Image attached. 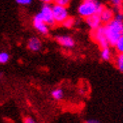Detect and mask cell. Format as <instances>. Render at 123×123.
Masks as SVG:
<instances>
[{
  "instance_id": "obj_1",
  "label": "cell",
  "mask_w": 123,
  "mask_h": 123,
  "mask_svg": "<svg viewBox=\"0 0 123 123\" xmlns=\"http://www.w3.org/2000/svg\"><path fill=\"white\" fill-rule=\"evenodd\" d=\"M104 29L109 44L111 46H116L123 33V21L114 18L111 22L104 25Z\"/></svg>"
},
{
  "instance_id": "obj_2",
  "label": "cell",
  "mask_w": 123,
  "mask_h": 123,
  "mask_svg": "<svg viewBox=\"0 0 123 123\" xmlns=\"http://www.w3.org/2000/svg\"><path fill=\"white\" fill-rule=\"evenodd\" d=\"M99 6H100V3L97 1H94V0H85V1L80 3V5L78 6L77 11L79 15L86 19V18L96 14Z\"/></svg>"
},
{
  "instance_id": "obj_3",
  "label": "cell",
  "mask_w": 123,
  "mask_h": 123,
  "mask_svg": "<svg viewBox=\"0 0 123 123\" xmlns=\"http://www.w3.org/2000/svg\"><path fill=\"white\" fill-rule=\"evenodd\" d=\"M91 37L93 39L101 49H105V48H109L110 44L108 42V39L106 37L105 34V29L104 26H101L100 28H98L97 30L91 32Z\"/></svg>"
},
{
  "instance_id": "obj_4",
  "label": "cell",
  "mask_w": 123,
  "mask_h": 123,
  "mask_svg": "<svg viewBox=\"0 0 123 123\" xmlns=\"http://www.w3.org/2000/svg\"><path fill=\"white\" fill-rule=\"evenodd\" d=\"M40 15L42 17L43 21H44L48 26H54L55 25V20L53 17V11H52V5L49 3H44L42 5L41 10H40Z\"/></svg>"
},
{
  "instance_id": "obj_5",
  "label": "cell",
  "mask_w": 123,
  "mask_h": 123,
  "mask_svg": "<svg viewBox=\"0 0 123 123\" xmlns=\"http://www.w3.org/2000/svg\"><path fill=\"white\" fill-rule=\"evenodd\" d=\"M52 11H53V17L56 23H63L67 18H68V11L66 7H62L57 4L52 5Z\"/></svg>"
},
{
  "instance_id": "obj_6",
  "label": "cell",
  "mask_w": 123,
  "mask_h": 123,
  "mask_svg": "<svg viewBox=\"0 0 123 123\" xmlns=\"http://www.w3.org/2000/svg\"><path fill=\"white\" fill-rule=\"evenodd\" d=\"M33 26L41 34H47L48 31H49V27H48L47 24L43 21L40 13H37L34 16V18H33Z\"/></svg>"
},
{
  "instance_id": "obj_7",
  "label": "cell",
  "mask_w": 123,
  "mask_h": 123,
  "mask_svg": "<svg viewBox=\"0 0 123 123\" xmlns=\"http://www.w3.org/2000/svg\"><path fill=\"white\" fill-rule=\"evenodd\" d=\"M85 22L86 24L90 27V29L92 31H94V30H97L98 28H100L102 25V21H101V18H100V15L98 14H94L92 15L88 18H86L85 19Z\"/></svg>"
},
{
  "instance_id": "obj_8",
  "label": "cell",
  "mask_w": 123,
  "mask_h": 123,
  "mask_svg": "<svg viewBox=\"0 0 123 123\" xmlns=\"http://www.w3.org/2000/svg\"><path fill=\"white\" fill-rule=\"evenodd\" d=\"M55 39H56V41L61 46H63L65 48H72L75 45L74 39L68 35H57L56 37H55Z\"/></svg>"
},
{
  "instance_id": "obj_9",
  "label": "cell",
  "mask_w": 123,
  "mask_h": 123,
  "mask_svg": "<svg viewBox=\"0 0 123 123\" xmlns=\"http://www.w3.org/2000/svg\"><path fill=\"white\" fill-rule=\"evenodd\" d=\"M100 18H101V21L105 24H108L109 22H111L115 18V14H114L113 9L105 7V9H104L103 12L100 14Z\"/></svg>"
},
{
  "instance_id": "obj_10",
  "label": "cell",
  "mask_w": 123,
  "mask_h": 123,
  "mask_svg": "<svg viewBox=\"0 0 123 123\" xmlns=\"http://www.w3.org/2000/svg\"><path fill=\"white\" fill-rule=\"evenodd\" d=\"M28 49H30L31 51H39L41 49V41L37 37H31L28 41Z\"/></svg>"
},
{
  "instance_id": "obj_11",
  "label": "cell",
  "mask_w": 123,
  "mask_h": 123,
  "mask_svg": "<svg viewBox=\"0 0 123 123\" xmlns=\"http://www.w3.org/2000/svg\"><path fill=\"white\" fill-rule=\"evenodd\" d=\"M51 96L54 100H61L64 96V93H63V90L61 88H55L52 90L51 92Z\"/></svg>"
},
{
  "instance_id": "obj_12",
  "label": "cell",
  "mask_w": 123,
  "mask_h": 123,
  "mask_svg": "<svg viewBox=\"0 0 123 123\" xmlns=\"http://www.w3.org/2000/svg\"><path fill=\"white\" fill-rule=\"evenodd\" d=\"M115 65L120 72H123V53H118L115 59Z\"/></svg>"
},
{
  "instance_id": "obj_13",
  "label": "cell",
  "mask_w": 123,
  "mask_h": 123,
  "mask_svg": "<svg viewBox=\"0 0 123 123\" xmlns=\"http://www.w3.org/2000/svg\"><path fill=\"white\" fill-rule=\"evenodd\" d=\"M101 58L104 61H109L111 59V50H110V48L101 49Z\"/></svg>"
},
{
  "instance_id": "obj_14",
  "label": "cell",
  "mask_w": 123,
  "mask_h": 123,
  "mask_svg": "<svg viewBox=\"0 0 123 123\" xmlns=\"http://www.w3.org/2000/svg\"><path fill=\"white\" fill-rule=\"evenodd\" d=\"M75 24V19L73 17H68L67 19L62 23V25L65 27V28H72L74 26Z\"/></svg>"
},
{
  "instance_id": "obj_15",
  "label": "cell",
  "mask_w": 123,
  "mask_h": 123,
  "mask_svg": "<svg viewBox=\"0 0 123 123\" xmlns=\"http://www.w3.org/2000/svg\"><path fill=\"white\" fill-rule=\"evenodd\" d=\"M9 58H10V56H9V54L7 52L2 51L1 53H0V63L1 64H4L6 62H8Z\"/></svg>"
},
{
  "instance_id": "obj_16",
  "label": "cell",
  "mask_w": 123,
  "mask_h": 123,
  "mask_svg": "<svg viewBox=\"0 0 123 123\" xmlns=\"http://www.w3.org/2000/svg\"><path fill=\"white\" fill-rule=\"evenodd\" d=\"M115 47H116V49H117V51H118L119 53H123V33H122L121 37H120V39L118 40L117 44H116Z\"/></svg>"
},
{
  "instance_id": "obj_17",
  "label": "cell",
  "mask_w": 123,
  "mask_h": 123,
  "mask_svg": "<svg viewBox=\"0 0 123 123\" xmlns=\"http://www.w3.org/2000/svg\"><path fill=\"white\" fill-rule=\"evenodd\" d=\"M55 4L62 6V7H67L69 4V1L68 0H56V1H55Z\"/></svg>"
},
{
  "instance_id": "obj_18",
  "label": "cell",
  "mask_w": 123,
  "mask_h": 123,
  "mask_svg": "<svg viewBox=\"0 0 123 123\" xmlns=\"http://www.w3.org/2000/svg\"><path fill=\"white\" fill-rule=\"evenodd\" d=\"M16 3L20 5H29L30 3H32L31 0H16Z\"/></svg>"
},
{
  "instance_id": "obj_19",
  "label": "cell",
  "mask_w": 123,
  "mask_h": 123,
  "mask_svg": "<svg viewBox=\"0 0 123 123\" xmlns=\"http://www.w3.org/2000/svg\"><path fill=\"white\" fill-rule=\"evenodd\" d=\"M23 122H24V123H38L35 119H33L32 117H29V116H28V117H25V118H24Z\"/></svg>"
},
{
  "instance_id": "obj_20",
  "label": "cell",
  "mask_w": 123,
  "mask_h": 123,
  "mask_svg": "<svg viewBox=\"0 0 123 123\" xmlns=\"http://www.w3.org/2000/svg\"><path fill=\"white\" fill-rule=\"evenodd\" d=\"M84 123H99V121H98L97 119H94V118H90V119L85 120Z\"/></svg>"
}]
</instances>
